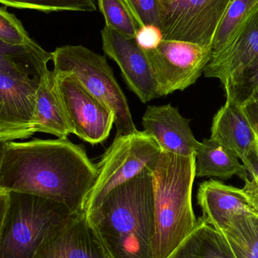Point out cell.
I'll return each mask as SVG.
<instances>
[{"label":"cell","mask_w":258,"mask_h":258,"mask_svg":"<svg viewBox=\"0 0 258 258\" xmlns=\"http://www.w3.org/2000/svg\"><path fill=\"white\" fill-rule=\"evenodd\" d=\"M0 189L25 192L84 212L97 176L96 164L68 138L3 143Z\"/></svg>","instance_id":"1"},{"label":"cell","mask_w":258,"mask_h":258,"mask_svg":"<svg viewBox=\"0 0 258 258\" xmlns=\"http://www.w3.org/2000/svg\"><path fill=\"white\" fill-rule=\"evenodd\" d=\"M86 215L112 258H154L152 170L117 186Z\"/></svg>","instance_id":"2"},{"label":"cell","mask_w":258,"mask_h":258,"mask_svg":"<svg viewBox=\"0 0 258 258\" xmlns=\"http://www.w3.org/2000/svg\"><path fill=\"white\" fill-rule=\"evenodd\" d=\"M156 235L154 258H167L199 224L192 203L196 153L162 152L152 171Z\"/></svg>","instance_id":"3"},{"label":"cell","mask_w":258,"mask_h":258,"mask_svg":"<svg viewBox=\"0 0 258 258\" xmlns=\"http://www.w3.org/2000/svg\"><path fill=\"white\" fill-rule=\"evenodd\" d=\"M0 258H32L74 213L45 197L0 189Z\"/></svg>","instance_id":"4"},{"label":"cell","mask_w":258,"mask_h":258,"mask_svg":"<svg viewBox=\"0 0 258 258\" xmlns=\"http://www.w3.org/2000/svg\"><path fill=\"white\" fill-rule=\"evenodd\" d=\"M55 74L74 76L115 114L116 136L137 132L127 98L106 57L81 45L58 47L51 52Z\"/></svg>","instance_id":"5"},{"label":"cell","mask_w":258,"mask_h":258,"mask_svg":"<svg viewBox=\"0 0 258 258\" xmlns=\"http://www.w3.org/2000/svg\"><path fill=\"white\" fill-rule=\"evenodd\" d=\"M162 152L157 141L143 131L115 136L96 164V179L88 196L85 213L96 209L117 186L145 170L153 171Z\"/></svg>","instance_id":"6"},{"label":"cell","mask_w":258,"mask_h":258,"mask_svg":"<svg viewBox=\"0 0 258 258\" xmlns=\"http://www.w3.org/2000/svg\"><path fill=\"white\" fill-rule=\"evenodd\" d=\"M40 76L8 54H0V143L30 138Z\"/></svg>","instance_id":"7"},{"label":"cell","mask_w":258,"mask_h":258,"mask_svg":"<svg viewBox=\"0 0 258 258\" xmlns=\"http://www.w3.org/2000/svg\"><path fill=\"white\" fill-rule=\"evenodd\" d=\"M145 51L160 98L195 83L212 57L210 47L165 39L157 48Z\"/></svg>","instance_id":"8"},{"label":"cell","mask_w":258,"mask_h":258,"mask_svg":"<svg viewBox=\"0 0 258 258\" xmlns=\"http://www.w3.org/2000/svg\"><path fill=\"white\" fill-rule=\"evenodd\" d=\"M165 40L210 47L214 35L233 0H160Z\"/></svg>","instance_id":"9"},{"label":"cell","mask_w":258,"mask_h":258,"mask_svg":"<svg viewBox=\"0 0 258 258\" xmlns=\"http://www.w3.org/2000/svg\"><path fill=\"white\" fill-rule=\"evenodd\" d=\"M55 76L73 134L92 145L106 141L115 125L113 111L74 76Z\"/></svg>","instance_id":"10"},{"label":"cell","mask_w":258,"mask_h":258,"mask_svg":"<svg viewBox=\"0 0 258 258\" xmlns=\"http://www.w3.org/2000/svg\"><path fill=\"white\" fill-rule=\"evenodd\" d=\"M258 63V4L227 45L212 55L204 77L217 78L224 91L239 83Z\"/></svg>","instance_id":"11"},{"label":"cell","mask_w":258,"mask_h":258,"mask_svg":"<svg viewBox=\"0 0 258 258\" xmlns=\"http://www.w3.org/2000/svg\"><path fill=\"white\" fill-rule=\"evenodd\" d=\"M105 54L119 67L128 89L144 104L160 98L149 60L136 42L105 26L101 31Z\"/></svg>","instance_id":"12"},{"label":"cell","mask_w":258,"mask_h":258,"mask_svg":"<svg viewBox=\"0 0 258 258\" xmlns=\"http://www.w3.org/2000/svg\"><path fill=\"white\" fill-rule=\"evenodd\" d=\"M32 258H112L85 212L55 230Z\"/></svg>","instance_id":"13"},{"label":"cell","mask_w":258,"mask_h":258,"mask_svg":"<svg viewBox=\"0 0 258 258\" xmlns=\"http://www.w3.org/2000/svg\"><path fill=\"white\" fill-rule=\"evenodd\" d=\"M190 122L171 104L148 106L142 119L143 132L157 141L162 152L180 156L196 153L199 147Z\"/></svg>","instance_id":"14"},{"label":"cell","mask_w":258,"mask_h":258,"mask_svg":"<svg viewBox=\"0 0 258 258\" xmlns=\"http://www.w3.org/2000/svg\"><path fill=\"white\" fill-rule=\"evenodd\" d=\"M198 203L201 218L222 233L238 214L254 212L241 189L216 180L203 182L198 188Z\"/></svg>","instance_id":"15"},{"label":"cell","mask_w":258,"mask_h":258,"mask_svg":"<svg viewBox=\"0 0 258 258\" xmlns=\"http://www.w3.org/2000/svg\"><path fill=\"white\" fill-rule=\"evenodd\" d=\"M211 133V138L233 152L242 162L258 141L240 104L230 98L215 114Z\"/></svg>","instance_id":"16"},{"label":"cell","mask_w":258,"mask_h":258,"mask_svg":"<svg viewBox=\"0 0 258 258\" xmlns=\"http://www.w3.org/2000/svg\"><path fill=\"white\" fill-rule=\"evenodd\" d=\"M33 131L34 133L50 134L64 139L73 134L58 90L56 76L48 69L39 78Z\"/></svg>","instance_id":"17"},{"label":"cell","mask_w":258,"mask_h":258,"mask_svg":"<svg viewBox=\"0 0 258 258\" xmlns=\"http://www.w3.org/2000/svg\"><path fill=\"white\" fill-rule=\"evenodd\" d=\"M233 152L212 138L200 142L196 151V177H216L228 180L237 175L245 181L248 172Z\"/></svg>","instance_id":"18"},{"label":"cell","mask_w":258,"mask_h":258,"mask_svg":"<svg viewBox=\"0 0 258 258\" xmlns=\"http://www.w3.org/2000/svg\"><path fill=\"white\" fill-rule=\"evenodd\" d=\"M195 230L167 258H236L225 236L198 218Z\"/></svg>","instance_id":"19"},{"label":"cell","mask_w":258,"mask_h":258,"mask_svg":"<svg viewBox=\"0 0 258 258\" xmlns=\"http://www.w3.org/2000/svg\"><path fill=\"white\" fill-rule=\"evenodd\" d=\"M236 258H258V215L238 214L222 232Z\"/></svg>","instance_id":"20"},{"label":"cell","mask_w":258,"mask_h":258,"mask_svg":"<svg viewBox=\"0 0 258 258\" xmlns=\"http://www.w3.org/2000/svg\"><path fill=\"white\" fill-rule=\"evenodd\" d=\"M257 4L258 0H233L214 35L211 45L212 55L224 48Z\"/></svg>","instance_id":"21"},{"label":"cell","mask_w":258,"mask_h":258,"mask_svg":"<svg viewBox=\"0 0 258 258\" xmlns=\"http://www.w3.org/2000/svg\"><path fill=\"white\" fill-rule=\"evenodd\" d=\"M106 26L129 39H136L139 24L124 0H97Z\"/></svg>","instance_id":"22"},{"label":"cell","mask_w":258,"mask_h":258,"mask_svg":"<svg viewBox=\"0 0 258 258\" xmlns=\"http://www.w3.org/2000/svg\"><path fill=\"white\" fill-rule=\"evenodd\" d=\"M2 6L19 9H32L50 13L59 12H93L95 0H0Z\"/></svg>","instance_id":"23"},{"label":"cell","mask_w":258,"mask_h":258,"mask_svg":"<svg viewBox=\"0 0 258 258\" xmlns=\"http://www.w3.org/2000/svg\"><path fill=\"white\" fill-rule=\"evenodd\" d=\"M33 40L23 26L22 23L14 14L0 8V42L9 45H23Z\"/></svg>","instance_id":"24"},{"label":"cell","mask_w":258,"mask_h":258,"mask_svg":"<svg viewBox=\"0 0 258 258\" xmlns=\"http://www.w3.org/2000/svg\"><path fill=\"white\" fill-rule=\"evenodd\" d=\"M139 27L156 26L162 30V7L160 0H124Z\"/></svg>","instance_id":"25"},{"label":"cell","mask_w":258,"mask_h":258,"mask_svg":"<svg viewBox=\"0 0 258 258\" xmlns=\"http://www.w3.org/2000/svg\"><path fill=\"white\" fill-rule=\"evenodd\" d=\"M227 98L239 104L245 101L258 100V63L238 84L225 91Z\"/></svg>","instance_id":"26"},{"label":"cell","mask_w":258,"mask_h":258,"mask_svg":"<svg viewBox=\"0 0 258 258\" xmlns=\"http://www.w3.org/2000/svg\"><path fill=\"white\" fill-rule=\"evenodd\" d=\"M136 40L142 49H154L164 40L163 34L159 27L156 26H146L139 28Z\"/></svg>","instance_id":"27"},{"label":"cell","mask_w":258,"mask_h":258,"mask_svg":"<svg viewBox=\"0 0 258 258\" xmlns=\"http://www.w3.org/2000/svg\"><path fill=\"white\" fill-rule=\"evenodd\" d=\"M245 183L241 191L251 209L258 215V177L246 179Z\"/></svg>","instance_id":"28"},{"label":"cell","mask_w":258,"mask_h":258,"mask_svg":"<svg viewBox=\"0 0 258 258\" xmlns=\"http://www.w3.org/2000/svg\"><path fill=\"white\" fill-rule=\"evenodd\" d=\"M240 105L253 130L258 136V100L245 101Z\"/></svg>","instance_id":"29"},{"label":"cell","mask_w":258,"mask_h":258,"mask_svg":"<svg viewBox=\"0 0 258 258\" xmlns=\"http://www.w3.org/2000/svg\"><path fill=\"white\" fill-rule=\"evenodd\" d=\"M242 164L245 165L251 178L258 177V141Z\"/></svg>","instance_id":"30"}]
</instances>
